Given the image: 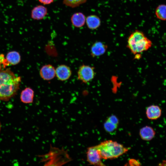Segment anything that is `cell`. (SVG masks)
<instances>
[{"label": "cell", "mask_w": 166, "mask_h": 166, "mask_svg": "<svg viewBox=\"0 0 166 166\" xmlns=\"http://www.w3.org/2000/svg\"><path fill=\"white\" fill-rule=\"evenodd\" d=\"M20 77L10 69L0 68V100L8 101L15 95L19 89Z\"/></svg>", "instance_id": "cell-1"}, {"label": "cell", "mask_w": 166, "mask_h": 166, "mask_svg": "<svg viewBox=\"0 0 166 166\" xmlns=\"http://www.w3.org/2000/svg\"><path fill=\"white\" fill-rule=\"evenodd\" d=\"M101 159L116 158L125 153L130 148L116 141L107 140L95 146Z\"/></svg>", "instance_id": "cell-2"}, {"label": "cell", "mask_w": 166, "mask_h": 166, "mask_svg": "<svg viewBox=\"0 0 166 166\" xmlns=\"http://www.w3.org/2000/svg\"><path fill=\"white\" fill-rule=\"evenodd\" d=\"M152 45L151 40L141 31L136 30L129 37L127 46L134 54H138L148 50Z\"/></svg>", "instance_id": "cell-3"}, {"label": "cell", "mask_w": 166, "mask_h": 166, "mask_svg": "<svg viewBox=\"0 0 166 166\" xmlns=\"http://www.w3.org/2000/svg\"><path fill=\"white\" fill-rule=\"evenodd\" d=\"M77 74L78 79L82 82L86 83L91 81L94 77L95 75L94 68L83 64L79 67Z\"/></svg>", "instance_id": "cell-4"}, {"label": "cell", "mask_w": 166, "mask_h": 166, "mask_svg": "<svg viewBox=\"0 0 166 166\" xmlns=\"http://www.w3.org/2000/svg\"><path fill=\"white\" fill-rule=\"evenodd\" d=\"M86 155L87 161L90 164L96 166L105 165L101 161V159L95 146L89 147Z\"/></svg>", "instance_id": "cell-5"}, {"label": "cell", "mask_w": 166, "mask_h": 166, "mask_svg": "<svg viewBox=\"0 0 166 166\" xmlns=\"http://www.w3.org/2000/svg\"><path fill=\"white\" fill-rule=\"evenodd\" d=\"M56 76L59 80L64 81L69 79L72 75V71L68 66L62 64L55 69Z\"/></svg>", "instance_id": "cell-6"}, {"label": "cell", "mask_w": 166, "mask_h": 166, "mask_svg": "<svg viewBox=\"0 0 166 166\" xmlns=\"http://www.w3.org/2000/svg\"><path fill=\"white\" fill-rule=\"evenodd\" d=\"M39 74L41 77L44 80H51L56 76L55 69L51 65H44L40 68Z\"/></svg>", "instance_id": "cell-7"}, {"label": "cell", "mask_w": 166, "mask_h": 166, "mask_svg": "<svg viewBox=\"0 0 166 166\" xmlns=\"http://www.w3.org/2000/svg\"><path fill=\"white\" fill-rule=\"evenodd\" d=\"M48 13L47 8L42 5H39L34 7L32 10L31 18L33 19L39 20L43 19Z\"/></svg>", "instance_id": "cell-8"}, {"label": "cell", "mask_w": 166, "mask_h": 166, "mask_svg": "<svg viewBox=\"0 0 166 166\" xmlns=\"http://www.w3.org/2000/svg\"><path fill=\"white\" fill-rule=\"evenodd\" d=\"M107 49V46L100 42L94 43L91 48L90 53L93 57L100 56L105 53Z\"/></svg>", "instance_id": "cell-9"}, {"label": "cell", "mask_w": 166, "mask_h": 166, "mask_svg": "<svg viewBox=\"0 0 166 166\" xmlns=\"http://www.w3.org/2000/svg\"><path fill=\"white\" fill-rule=\"evenodd\" d=\"M21 59L20 55L18 52L15 51H10L7 53L5 58L6 66L16 65L20 62Z\"/></svg>", "instance_id": "cell-10"}, {"label": "cell", "mask_w": 166, "mask_h": 166, "mask_svg": "<svg viewBox=\"0 0 166 166\" xmlns=\"http://www.w3.org/2000/svg\"><path fill=\"white\" fill-rule=\"evenodd\" d=\"M71 21L73 26L77 28H80L85 25L86 18L85 15L82 13L77 12L71 16Z\"/></svg>", "instance_id": "cell-11"}, {"label": "cell", "mask_w": 166, "mask_h": 166, "mask_svg": "<svg viewBox=\"0 0 166 166\" xmlns=\"http://www.w3.org/2000/svg\"><path fill=\"white\" fill-rule=\"evenodd\" d=\"M34 91L30 87H26L21 92L20 95L21 101L25 104L32 103L34 100Z\"/></svg>", "instance_id": "cell-12"}, {"label": "cell", "mask_w": 166, "mask_h": 166, "mask_svg": "<svg viewBox=\"0 0 166 166\" xmlns=\"http://www.w3.org/2000/svg\"><path fill=\"white\" fill-rule=\"evenodd\" d=\"M161 114V109L158 106L151 105L148 107L146 109V116L149 119H156L160 117Z\"/></svg>", "instance_id": "cell-13"}, {"label": "cell", "mask_w": 166, "mask_h": 166, "mask_svg": "<svg viewBox=\"0 0 166 166\" xmlns=\"http://www.w3.org/2000/svg\"><path fill=\"white\" fill-rule=\"evenodd\" d=\"M139 134L142 139L149 141L151 140L154 137L155 132L151 127L145 126L140 129Z\"/></svg>", "instance_id": "cell-14"}, {"label": "cell", "mask_w": 166, "mask_h": 166, "mask_svg": "<svg viewBox=\"0 0 166 166\" xmlns=\"http://www.w3.org/2000/svg\"><path fill=\"white\" fill-rule=\"evenodd\" d=\"M85 22L88 28L91 30L97 28L101 23L100 18L95 15H91L87 16L86 18Z\"/></svg>", "instance_id": "cell-15"}, {"label": "cell", "mask_w": 166, "mask_h": 166, "mask_svg": "<svg viewBox=\"0 0 166 166\" xmlns=\"http://www.w3.org/2000/svg\"><path fill=\"white\" fill-rule=\"evenodd\" d=\"M155 14L158 18L162 20H166V5L158 6L156 10Z\"/></svg>", "instance_id": "cell-16"}, {"label": "cell", "mask_w": 166, "mask_h": 166, "mask_svg": "<svg viewBox=\"0 0 166 166\" xmlns=\"http://www.w3.org/2000/svg\"><path fill=\"white\" fill-rule=\"evenodd\" d=\"M87 0H63V3L65 6L71 8L78 7L85 3Z\"/></svg>", "instance_id": "cell-17"}, {"label": "cell", "mask_w": 166, "mask_h": 166, "mask_svg": "<svg viewBox=\"0 0 166 166\" xmlns=\"http://www.w3.org/2000/svg\"><path fill=\"white\" fill-rule=\"evenodd\" d=\"M118 125L114 124L107 120L104 124L105 130L107 132H111L117 129Z\"/></svg>", "instance_id": "cell-18"}, {"label": "cell", "mask_w": 166, "mask_h": 166, "mask_svg": "<svg viewBox=\"0 0 166 166\" xmlns=\"http://www.w3.org/2000/svg\"><path fill=\"white\" fill-rule=\"evenodd\" d=\"M107 120L114 124L117 125L118 124L119 120L115 115H112L109 117Z\"/></svg>", "instance_id": "cell-19"}, {"label": "cell", "mask_w": 166, "mask_h": 166, "mask_svg": "<svg viewBox=\"0 0 166 166\" xmlns=\"http://www.w3.org/2000/svg\"><path fill=\"white\" fill-rule=\"evenodd\" d=\"M128 163L131 166H139L140 165V162L134 159H130L128 161Z\"/></svg>", "instance_id": "cell-20"}, {"label": "cell", "mask_w": 166, "mask_h": 166, "mask_svg": "<svg viewBox=\"0 0 166 166\" xmlns=\"http://www.w3.org/2000/svg\"><path fill=\"white\" fill-rule=\"evenodd\" d=\"M43 5H49L53 3L54 0H38Z\"/></svg>", "instance_id": "cell-21"}]
</instances>
